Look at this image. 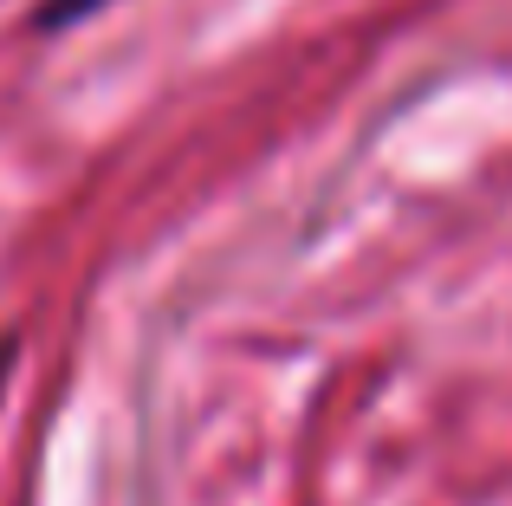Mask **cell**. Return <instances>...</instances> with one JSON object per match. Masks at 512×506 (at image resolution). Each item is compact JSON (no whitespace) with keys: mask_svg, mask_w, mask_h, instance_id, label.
Wrapping results in <instances>:
<instances>
[{"mask_svg":"<svg viewBox=\"0 0 512 506\" xmlns=\"http://www.w3.org/2000/svg\"><path fill=\"white\" fill-rule=\"evenodd\" d=\"M111 0H39L33 7V33H65V26L91 20V13H104Z\"/></svg>","mask_w":512,"mask_h":506,"instance_id":"6da1fadb","label":"cell"},{"mask_svg":"<svg viewBox=\"0 0 512 506\" xmlns=\"http://www.w3.org/2000/svg\"><path fill=\"white\" fill-rule=\"evenodd\" d=\"M13 364H20V338H13V331H0V390H7Z\"/></svg>","mask_w":512,"mask_h":506,"instance_id":"7a4b0ae2","label":"cell"}]
</instances>
